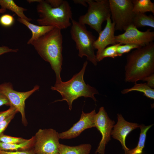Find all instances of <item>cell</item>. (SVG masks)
<instances>
[{
    "instance_id": "18",
    "label": "cell",
    "mask_w": 154,
    "mask_h": 154,
    "mask_svg": "<svg viewBox=\"0 0 154 154\" xmlns=\"http://www.w3.org/2000/svg\"><path fill=\"white\" fill-rule=\"evenodd\" d=\"M0 5L1 8L9 9L15 13L19 18L25 19L29 22L32 20L26 17L24 12L27 9L17 5L13 0H0Z\"/></svg>"
},
{
    "instance_id": "26",
    "label": "cell",
    "mask_w": 154,
    "mask_h": 154,
    "mask_svg": "<svg viewBox=\"0 0 154 154\" xmlns=\"http://www.w3.org/2000/svg\"><path fill=\"white\" fill-rule=\"evenodd\" d=\"M15 22L14 17L9 14H4L0 17V24L5 27H9L12 26Z\"/></svg>"
},
{
    "instance_id": "15",
    "label": "cell",
    "mask_w": 154,
    "mask_h": 154,
    "mask_svg": "<svg viewBox=\"0 0 154 154\" xmlns=\"http://www.w3.org/2000/svg\"><path fill=\"white\" fill-rule=\"evenodd\" d=\"M18 21L26 26L32 32V37L27 42L28 44H31L33 42L37 40L55 27L52 26L35 25L25 19L19 18H18Z\"/></svg>"
},
{
    "instance_id": "3",
    "label": "cell",
    "mask_w": 154,
    "mask_h": 154,
    "mask_svg": "<svg viewBox=\"0 0 154 154\" xmlns=\"http://www.w3.org/2000/svg\"><path fill=\"white\" fill-rule=\"evenodd\" d=\"M87 64L88 62L86 61L80 71L71 79L66 82L62 81L55 84L51 87V90L57 91L62 98L61 100L56 101H66L70 110L72 109L73 102L79 97H89L95 102L96 101L94 95L98 94L99 92L94 87L86 84L84 80V76Z\"/></svg>"
},
{
    "instance_id": "29",
    "label": "cell",
    "mask_w": 154,
    "mask_h": 154,
    "mask_svg": "<svg viewBox=\"0 0 154 154\" xmlns=\"http://www.w3.org/2000/svg\"><path fill=\"white\" fill-rule=\"evenodd\" d=\"M0 154H35L32 149L23 151H7L0 150Z\"/></svg>"
},
{
    "instance_id": "24",
    "label": "cell",
    "mask_w": 154,
    "mask_h": 154,
    "mask_svg": "<svg viewBox=\"0 0 154 154\" xmlns=\"http://www.w3.org/2000/svg\"><path fill=\"white\" fill-rule=\"evenodd\" d=\"M27 139L22 137L7 135L3 133L0 135V142L7 143H20L26 141Z\"/></svg>"
},
{
    "instance_id": "21",
    "label": "cell",
    "mask_w": 154,
    "mask_h": 154,
    "mask_svg": "<svg viewBox=\"0 0 154 154\" xmlns=\"http://www.w3.org/2000/svg\"><path fill=\"white\" fill-rule=\"evenodd\" d=\"M134 91L142 92L147 97L154 99V89L148 86L146 83L138 84L137 82H135L132 87L123 90L121 93L124 94Z\"/></svg>"
},
{
    "instance_id": "8",
    "label": "cell",
    "mask_w": 154,
    "mask_h": 154,
    "mask_svg": "<svg viewBox=\"0 0 154 154\" xmlns=\"http://www.w3.org/2000/svg\"><path fill=\"white\" fill-rule=\"evenodd\" d=\"M34 137L33 149L35 154H59L60 138L56 130L40 129Z\"/></svg>"
},
{
    "instance_id": "13",
    "label": "cell",
    "mask_w": 154,
    "mask_h": 154,
    "mask_svg": "<svg viewBox=\"0 0 154 154\" xmlns=\"http://www.w3.org/2000/svg\"><path fill=\"white\" fill-rule=\"evenodd\" d=\"M117 121L114 125L111 132L112 137L119 141L127 154L129 149L125 145V139L127 135L133 130L139 128V125L129 122L125 120L121 114H117Z\"/></svg>"
},
{
    "instance_id": "32",
    "label": "cell",
    "mask_w": 154,
    "mask_h": 154,
    "mask_svg": "<svg viewBox=\"0 0 154 154\" xmlns=\"http://www.w3.org/2000/svg\"><path fill=\"white\" fill-rule=\"evenodd\" d=\"M52 7L56 8L60 6L62 3V0H47L45 1Z\"/></svg>"
},
{
    "instance_id": "25",
    "label": "cell",
    "mask_w": 154,
    "mask_h": 154,
    "mask_svg": "<svg viewBox=\"0 0 154 154\" xmlns=\"http://www.w3.org/2000/svg\"><path fill=\"white\" fill-rule=\"evenodd\" d=\"M141 47L138 45L131 44H119L117 47V51L118 56H121L123 54L128 53L132 50Z\"/></svg>"
},
{
    "instance_id": "14",
    "label": "cell",
    "mask_w": 154,
    "mask_h": 154,
    "mask_svg": "<svg viewBox=\"0 0 154 154\" xmlns=\"http://www.w3.org/2000/svg\"><path fill=\"white\" fill-rule=\"evenodd\" d=\"M106 21L105 27L99 34L98 38L94 44L95 49L97 50L96 55L99 54L108 46L116 44L114 35L115 23L112 21L110 17H108Z\"/></svg>"
},
{
    "instance_id": "36",
    "label": "cell",
    "mask_w": 154,
    "mask_h": 154,
    "mask_svg": "<svg viewBox=\"0 0 154 154\" xmlns=\"http://www.w3.org/2000/svg\"><path fill=\"white\" fill-rule=\"evenodd\" d=\"M6 9H3L2 8L0 9V13H3L5 12L6 11Z\"/></svg>"
},
{
    "instance_id": "2",
    "label": "cell",
    "mask_w": 154,
    "mask_h": 154,
    "mask_svg": "<svg viewBox=\"0 0 154 154\" xmlns=\"http://www.w3.org/2000/svg\"><path fill=\"white\" fill-rule=\"evenodd\" d=\"M125 80L136 82L154 73V43L135 49L127 55Z\"/></svg>"
},
{
    "instance_id": "22",
    "label": "cell",
    "mask_w": 154,
    "mask_h": 154,
    "mask_svg": "<svg viewBox=\"0 0 154 154\" xmlns=\"http://www.w3.org/2000/svg\"><path fill=\"white\" fill-rule=\"evenodd\" d=\"M152 125H153L147 126L143 124L139 125L141 131L137 145L135 148L129 150L127 154H141L142 153L145 146L147 133Z\"/></svg>"
},
{
    "instance_id": "30",
    "label": "cell",
    "mask_w": 154,
    "mask_h": 154,
    "mask_svg": "<svg viewBox=\"0 0 154 154\" xmlns=\"http://www.w3.org/2000/svg\"><path fill=\"white\" fill-rule=\"evenodd\" d=\"M146 81L148 86L152 88H154V74L149 75L144 78L142 80Z\"/></svg>"
},
{
    "instance_id": "9",
    "label": "cell",
    "mask_w": 154,
    "mask_h": 154,
    "mask_svg": "<svg viewBox=\"0 0 154 154\" xmlns=\"http://www.w3.org/2000/svg\"><path fill=\"white\" fill-rule=\"evenodd\" d=\"M39 88V86L36 85L30 91L20 92L14 90L12 84L10 82H5L0 84V92L7 99L10 103V106H13L18 112L20 113L22 123L25 126L27 124L25 113V100Z\"/></svg>"
},
{
    "instance_id": "16",
    "label": "cell",
    "mask_w": 154,
    "mask_h": 154,
    "mask_svg": "<svg viewBox=\"0 0 154 154\" xmlns=\"http://www.w3.org/2000/svg\"><path fill=\"white\" fill-rule=\"evenodd\" d=\"M92 149L90 144L86 143L75 146H70L60 144L59 154H89Z\"/></svg>"
},
{
    "instance_id": "27",
    "label": "cell",
    "mask_w": 154,
    "mask_h": 154,
    "mask_svg": "<svg viewBox=\"0 0 154 154\" xmlns=\"http://www.w3.org/2000/svg\"><path fill=\"white\" fill-rule=\"evenodd\" d=\"M18 112L13 106H10L7 110L0 112V123L9 117L13 114H16Z\"/></svg>"
},
{
    "instance_id": "12",
    "label": "cell",
    "mask_w": 154,
    "mask_h": 154,
    "mask_svg": "<svg viewBox=\"0 0 154 154\" xmlns=\"http://www.w3.org/2000/svg\"><path fill=\"white\" fill-rule=\"evenodd\" d=\"M96 114L95 110L88 113L82 112L79 120L68 130L59 133L60 139H69L78 137L86 129L95 127V116Z\"/></svg>"
},
{
    "instance_id": "1",
    "label": "cell",
    "mask_w": 154,
    "mask_h": 154,
    "mask_svg": "<svg viewBox=\"0 0 154 154\" xmlns=\"http://www.w3.org/2000/svg\"><path fill=\"white\" fill-rule=\"evenodd\" d=\"M61 30L54 27L31 44L41 57L50 64L56 74L55 84L62 81L60 76L63 61Z\"/></svg>"
},
{
    "instance_id": "35",
    "label": "cell",
    "mask_w": 154,
    "mask_h": 154,
    "mask_svg": "<svg viewBox=\"0 0 154 154\" xmlns=\"http://www.w3.org/2000/svg\"><path fill=\"white\" fill-rule=\"evenodd\" d=\"M41 0H28L27 1L29 3L37 2L39 3L41 1Z\"/></svg>"
},
{
    "instance_id": "7",
    "label": "cell",
    "mask_w": 154,
    "mask_h": 154,
    "mask_svg": "<svg viewBox=\"0 0 154 154\" xmlns=\"http://www.w3.org/2000/svg\"><path fill=\"white\" fill-rule=\"evenodd\" d=\"M110 18L115 23V30L125 31L132 24L135 13L132 0H108Z\"/></svg>"
},
{
    "instance_id": "34",
    "label": "cell",
    "mask_w": 154,
    "mask_h": 154,
    "mask_svg": "<svg viewBox=\"0 0 154 154\" xmlns=\"http://www.w3.org/2000/svg\"><path fill=\"white\" fill-rule=\"evenodd\" d=\"M73 1L75 4H80L85 7H87L88 6L86 0H74Z\"/></svg>"
},
{
    "instance_id": "20",
    "label": "cell",
    "mask_w": 154,
    "mask_h": 154,
    "mask_svg": "<svg viewBox=\"0 0 154 154\" xmlns=\"http://www.w3.org/2000/svg\"><path fill=\"white\" fill-rule=\"evenodd\" d=\"M135 13L151 12L154 14V3L150 0H132Z\"/></svg>"
},
{
    "instance_id": "4",
    "label": "cell",
    "mask_w": 154,
    "mask_h": 154,
    "mask_svg": "<svg viewBox=\"0 0 154 154\" xmlns=\"http://www.w3.org/2000/svg\"><path fill=\"white\" fill-rule=\"evenodd\" d=\"M37 6L39 15L38 23L41 26H52L60 30L71 26L72 19L71 8L68 2L63 1L59 7L54 8L45 1L41 0Z\"/></svg>"
},
{
    "instance_id": "23",
    "label": "cell",
    "mask_w": 154,
    "mask_h": 154,
    "mask_svg": "<svg viewBox=\"0 0 154 154\" xmlns=\"http://www.w3.org/2000/svg\"><path fill=\"white\" fill-rule=\"evenodd\" d=\"M119 43L107 46L103 49L98 55H96L97 62H99L106 57L114 58L118 56L117 49Z\"/></svg>"
},
{
    "instance_id": "17",
    "label": "cell",
    "mask_w": 154,
    "mask_h": 154,
    "mask_svg": "<svg viewBox=\"0 0 154 154\" xmlns=\"http://www.w3.org/2000/svg\"><path fill=\"white\" fill-rule=\"evenodd\" d=\"M34 143V137L21 143L9 144L0 142V150L16 151L32 149Z\"/></svg>"
},
{
    "instance_id": "10",
    "label": "cell",
    "mask_w": 154,
    "mask_h": 154,
    "mask_svg": "<svg viewBox=\"0 0 154 154\" xmlns=\"http://www.w3.org/2000/svg\"><path fill=\"white\" fill-rule=\"evenodd\" d=\"M124 31L123 33L115 36L116 44H133L142 47L153 42L154 40V32L149 29L141 31L131 24Z\"/></svg>"
},
{
    "instance_id": "19",
    "label": "cell",
    "mask_w": 154,
    "mask_h": 154,
    "mask_svg": "<svg viewBox=\"0 0 154 154\" xmlns=\"http://www.w3.org/2000/svg\"><path fill=\"white\" fill-rule=\"evenodd\" d=\"M137 28L148 27L154 28V17L152 15H147L145 13H135L132 23Z\"/></svg>"
},
{
    "instance_id": "28",
    "label": "cell",
    "mask_w": 154,
    "mask_h": 154,
    "mask_svg": "<svg viewBox=\"0 0 154 154\" xmlns=\"http://www.w3.org/2000/svg\"><path fill=\"white\" fill-rule=\"evenodd\" d=\"M16 114H13L4 120L0 123V135L3 133L4 131L7 127L8 125L14 117Z\"/></svg>"
},
{
    "instance_id": "33",
    "label": "cell",
    "mask_w": 154,
    "mask_h": 154,
    "mask_svg": "<svg viewBox=\"0 0 154 154\" xmlns=\"http://www.w3.org/2000/svg\"><path fill=\"white\" fill-rule=\"evenodd\" d=\"M4 105L10 106V104L6 97L0 92V106Z\"/></svg>"
},
{
    "instance_id": "31",
    "label": "cell",
    "mask_w": 154,
    "mask_h": 154,
    "mask_svg": "<svg viewBox=\"0 0 154 154\" xmlns=\"http://www.w3.org/2000/svg\"><path fill=\"white\" fill-rule=\"evenodd\" d=\"M18 50V49H11L7 46H0V56L9 52H17Z\"/></svg>"
},
{
    "instance_id": "6",
    "label": "cell",
    "mask_w": 154,
    "mask_h": 154,
    "mask_svg": "<svg viewBox=\"0 0 154 154\" xmlns=\"http://www.w3.org/2000/svg\"><path fill=\"white\" fill-rule=\"evenodd\" d=\"M86 2L87 12L79 17L78 22L89 25L99 34L102 30L103 23L111 16L108 0H86Z\"/></svg>"
},
{
    "instance_id": "5",
    "label": "cell",
    "mask_w": 154,
    "mask_h": 154,
    "mask_svg": "<svg viewBox=\"0 0 154 154\" xmlns=\"http://www.w3.org/2000/svg\"><path fill=\"white\" fill-rule=\"evenodd\" d=\"M71 21L70 34L78 51V56L81 58L86 56L88 60L96 66L98 62L94 47L96 40L95 37L88 30L85 25L72 19Z\"/></svg>"
},
{
    "instance_id": "11",
    "label": "cell",
    "mask_w": 154,
    "mask_h": 154,
    "mask_svg": "<svg viewBox=\"0 0 154 154\" xmlns=\"http://www.w3.org/2000/svg\"><path fill=\"white\" fill-rule=\"evenodd\" d=\"M94 122L95 127L102 135L95 154H105L106 146L111 139V132L115 122L109 118L104 107H101L95 115Z\"/></svg>"
}]
</instances>
